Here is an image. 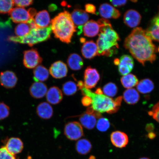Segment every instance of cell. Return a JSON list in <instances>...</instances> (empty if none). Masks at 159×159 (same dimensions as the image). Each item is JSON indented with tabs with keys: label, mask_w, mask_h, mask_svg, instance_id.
I'll return each instance as SVG.
<instances>
[{
	"label": "cell",
	"mask_w": 159,
	"mask_h": 159,
	"mask_svg": "<svg viewBox=\"0 0 159 159\" xmlns=\"http://www.w3.org/2000/svg\"><path fill=\"white\" fill-rule=\"evenodd\" d=\"M156 136V134L154 132H151L148 133V137L149 139H153Z\"/></svg>",
	"instance_id": "cell-48"
},
{
	"label": "cell",
	"mask_w": 159,
	"mask_h": 159,
	"mask_svg": "<svg viewBox=\"0 0 159 159\" xmlns=\"http://www.w3.org/2000/svg\"><path fill=\"white\" fill-rule=\"evenodd\" d=\"M42 61V58L36 49H32L24 52L23 64L27 68H35Z\"/></svg>",
	"instance_id": "cell-7"
},
{
	"label": "cell",
	"mask_w": 159,
	"mask_h": 159,
	"mask_svg": "<svg viewBox=\"0 0 159 159\" xmlns=\"http://www.w3.org/2000/svg\"><path fill=\"white\" fill-rule=\"evenodd\" d=\"M78 89L77 84L73 81H67L63 85V92L67 96L74 95L77 92Z\"/></svg>",
	"instance_id": "cell-32"
},
{
	"label": "cell",
	"mask_w": 159,
	"mask_h": 159,
	"mask_svg": "<svg viewBox=\"0 0 159 159\" xmlns=\"http://www.w3.org/2000/svg\"><path fill=\"white\" fill-rule=\"evenodd\" d=\"M148 114L159 123V102L154 105L152 110L149 111Z\"/></svg>",
	"instance_id": "cell-39"
},
{
	"label": "cell",
	"mask_w": 159,
	"mask_h": 159,
	"mask_svg": "<svg viewBox=\"0 0 159 159\" xmlns=\"http://www.w3.org/2000/svg\"><path fill=\"white\" fill-rule=\"evenodd\" d=\"M102 91L104 95L111 98L116 96L118 92V88L114 83H108L103 87Z\"/></svg>",
	"instance_id": "cell-33"
},
{
	"label": "cell",
	"mask_w": 159,
	"mask_h": 159,
	"mask_svg": "<svg viewBox=\"0 0 159 159\" xmlns=\"http://www.w3.org/2000/svg\"><path fill=\"white\" fill-rule=\"evenodd\" d=\"M97 118H98L97 112L86 111L80 117L79 120L81 125L85 128L91 130L96 126Z\"/></svg>",
	"instance_id": "cell-12"
},
{
	"label": "cell",
	"mask_w": 159,
	"mask_h": 159,
	"mask_svg": "<svg viewBox=\"0 0 159 159\" xmlns=\"http://www.w3.org/2000/svg\"><path fill=\"white\" fill-rule=\"evenodd\" d=\"M51 23L52 31L56 38L65 43H71L77 30L68 11H64L59 13L51 20Z\"/></svg>",
	"instance_id": "cell-3"
},
{
	"label": "cell",
	"mask_w": 159,
	"mask_h": 159,
	"mask_svg": "<svg viewBox=\"0 0 159 159\" xmlns=\"http://www.w3.org/2000/svg\"><path fill=\"white\" fill-rule=\"evenodd\" d=\"M124 46L143 66L147 61L152 63L156 60L157 49L142 28L136 27L133 30L125 39Z\"/></svg>",
	"instance_id": "cell-1"
},
{
	"label": "cell",
	"mask_w": 159,
	"mask_h": 159,
	"mask_svg": "<svg viewBox=\"0 0 159 159\" xmlns=\"http://www.w3.org/2000/svg\"><path fill=\"white\" fill-rule=\"evenodd\" d=\"M154 88L153 82L148 79L142 80L136 86L137 90L142 94H148L153 90Z\"/></svg>",
	"instance_id": "cell-30"
},
{
	"label": "cell",
	"mask_w": 159,
	"mask_h": 159,
	"mask_svg": "<svg viewBox=\"0 0 159 159\" xmlns=\"http://www.w3.org/2000/svg\"><path fill=\"white\" fill-rule=\"evenodd\" d=\"M100 28L97 21L90 20L83 26V31L85 36L93 37L98 34Z\"/></svg>",
	"instance_id": "cell-23"
},
{
	"label": "cell",
	"mask_w": 159,
	"mask_h": 159,
	"mask_svg": "<svg viewBox=\"0 0 159 159\" xmlns=\"http://www.w3.org/2000/svg\"><path fill=\"white\" fill-rule=\"evenodd\" d=\"M80 41L81 43H84L85 42V39L84 38H81Z\"/></svg>",
	"instance_id": "cell-51"
},
{
	"label": "cell",
	"mask_w": 159,
	"mask_h": 159,
	"mask_svg": "<svg viewBox=\"0 0 159 159\" xmlns=\"http://www.w3.org/2000/svg\"><path fill=\"white\" fill-rule=\"evenodd\" d=\"M33 79L35 82H41L47 80L49 76V71L46 67L39 65L33 71Z\"/></svg>",
	"instance_id": "cell-27"
},
{
	"label": "cell",
	"mask_w": 159,
	"mask_h": 159,
	"mask_svg": "<svg viewBox=\"0 0 159 159\" xmlns=\"http://www.w3.org/2000/svg\"><path fill=\"white\" fill-rule=\"evenodd\" d=\"M36 112L40 118L44 119H50L53 115L52 107L47 102L41 103L38 105Z\"/></svg>",
	"instance_id": "cell-25"
},
{
	"label": "cell",
	"mask_w": 159,
	"mask_h": 159,
	"mask_svg": "<svg viewBox=\"0 0 159 159\" xmlns=\"http://www.w3.org/2000/svg\"><path fill=\"white\" fill-rule=\"evenodd\" d=\"M49 71L53 78L60 79L66 76L68 69L65 63L59 61H55L51 65Z\"/></svg>",
	"instance_id": "cell-10"
},
{
	"label": "cell",
	"mask_w": 159,
	"mask_h": 159,
	"mask_svg": "<svg viewBox=\"0 0 159 159\" xmlns=\"http://www.w3.org/2000/svg\"><path fill=\"white\" fill-rule=\"evenodd\" d=\"M0 159H19L8 152L5 146L0 148Z\"/></svg>",
	"instance_id": "cell-38"
},
{
	"label": "cell",
	"mask_w": 159,
	"mask_h": 159,
	"mask_svg": "<svg viewBox=\"0 0 159 159\" xmlns=\"http://www.w3.org/2000/svg\"><path fill=\"white\" fill-rule=\"evenodd\" d=\"M119 60L118 70L120 74L124 76L129 74L134 67V63L132 57L129 55H124Z\"/></svg>",
	"instance_id": "cell-13"
},
{
	"label": "cell",
	"mask_w": 159,
	"mask_h": 159,
	"mask_svg": "<svg viewBox=\"0 0 159 159\" xmlns=\"http://www.w3.org/2000/svg\"><path fill=\"white\" fill-rule=\"evenodd\" d=\"M95 93L97 94L101 95L103 94V91L102 89L100 88L97 89L95 91Z\"/></svg>",
	"instance_id": "cell-49"
},
{
	"label": "cell",
	"mask_w": 159,
	"mask_h": 159,
	"mask_svg": "<svg viewBox=\"0 0 159 159\" xmlns=\"http://www.w3.org/2000/svg\"><path fill=\"white\" fill-rule=\"evenodd\" d=\"M48 8L49 11H54L57 9V6L53 4L50 5Z\"/></svg>",
	"instance_id": "cell-47"
},
{
	"label": "cell",
	"mask_w": 159,
	"mask_h": 159,
	"mask_svg": "<svg viewBox=\"0 0 159 159\" xmlns=\"http://www.w3.org/2000/svg\"><path fill=\"white\" fill-rule=\"evenodd\" d=\"M80 90L83 95L90 97L92 100L91 107L94 110L101 114L105 112L114 114L118 111L121 106L123 99L122 96L114 99L104 94H96L90 89L85 88L84 86Z\"/></svg>",
	"instance_id": "cell-4"
},
{
	"label": "cell",
	"mask_w": 159,
	"mask_h": 159,
	"mask_svg": "<svg viewBox=\"0 0 159 159\" xmlns=\"http://www.w3.org/2000/svg\"><path fill=\"white\" fill-rule=\"evenodd\" d=\"M29 90L32 97L36 99H39L46 95L48 88L44 83L35 82L30 87Z\"/></svg>",
	"instance_id": "cell-21"
},
{
	"label": "cell",
	"mask_w": 159,
	"mask_h": 159,
	"mask_svg": "<svg viewBox=\"0 0 159 159\" xmlns=\"http://www.w3.org/2000/svg\"><path fill=\"white\" fill-rule=\"evenodd\" d=\"M96 125L99 131L101 132H105L110 128V123L108 119L101 118L97 121Z\"/></svg>",
	"instance_id": "cell-36"
},
{
	"label": "cell",
	"mask_w": 159,
	"mask_h": 159,
	"mask_svg": "<svg viewBox=\"0 0 159 159\" xmlns=\"http://www.w3.org/2000/svg\"><path fill=\"white\" fill-rule=\"evenodd\" d=\"M52 31L50 25L43 28L31 30L28 34L23 37L13 36L9 37L8 40L15 43L27 44L31 47L38 43L46 41L50 38Z\"/></svg>",
	"instance_id": "cell-5"
},
{
	"label": "cell",
	"mask_w": 159,
	"mask_h": 159,
	"mask_svg": "<svg viewBox=\"0 0 159 159\" xmlns=\"http://www.w3.org/2000/svg\"><path fill=\"white\" fill-rule=\"evenodd\" d=\"M154 129V125L152 124H148L147 125L146 130L149 133L152 132Z\"/></svg>",
	"instance_id": "cell-46"
},
{
	"label": "cell",
	"mask_w": 159,
	"mask_h": 159,
	"mask_svg": "<svg viewBox=\"0 0 159 159\" xmlns=\"http://www.w3.org/2000/svg\"><path fill=\"white\" fill-rule=\"evenodd\" d=\"M99 13L101 17L106 19H117L121 15L119 10L108 3H103L100 5Z\"/></svg>",
	"instance_id": "cell-11"
},
{
	"label": "cell",
	"mask_w": 159,
	"mask_h": 159,
	"mask_svg": "<svg viewBox=\"0 0 159 159\" xmlns=\"http://www.w3.org/2000/svg\"><path fill=\"white\" fill-rule=\"evenodd\" d=\"M145 33L152 40L159 42V8L158 13L151 21L150 26L145 30Z\"/></svg>",
	"instance_id": "cell-18"
},
{
	"label": "cell",
	"mask_w": 159,
	"mask_h": 159,
	"mask_svg": "<svg viewBox=\"0 0 159 159\" xmlns=\"http://www.w3.org/2000/svg\"><path fill=\"white\" fill-rule=\"evenodd\" d=\"M28 11L31 18L34 19V17L37 14L36 10L34 8H30L28 9Z\"/></svg>",
	"instance_id": "cell-45"
},
{
	"label": "cell",
	"mask_w": 159,
	"mask_h": 159,
	"mask_svg": "<svg viewBox=\"0 0 159 159\" xmlns=\"http://www.w3.org/2000/svg\"><path fill=\"white\" fill-rule=\"evenodd\" d=\"M14 5L13 1L0 0V13L6 14L10 12Z\"/></svg>",
	"instance_id": "cell-35"
},
{
	"label": "cell",
	"mask_w": 159,
	"mask_h": 159,
	"mask_svg": "<svg viewBox=\"0 0 159 159\" xmlns=\"http://www.w3.org/2000/svg\"><path fill=\"white\" fill-rule=\"evenodd\" d=\"M14 5L17 7H29V6L32 5L33 3V1L28 0V1H13Z\"/></svg>",
	"instance_id": "cell-40"
},
{
	"label": "cell",
	"mask_w": 159,
	"mask_h": 159,
	"mask_svg": "<svg viewBox=\"0 0 159 159\" xmlns=\"http://www.w3.org/2000/svg\"><path fill=\"white\" fill-rule=\"evenodd\" d=\"M81 52L85 58L89 59L94 58L98 53L96 43L93 41H85L81 47Z\"/></svg>",
	"instance_id": "cell-17"
},
{
	"label": "cell",
	"mask_w": 159,
	"mask_h": 159,
	"mask_svg": "<svg viewBox=\"0 0 159 159\" xmlns=\"http://www.w3.org/2000/svg\"><path fill=\"white\" fill-rule=\"evenodd\" d=\"M75 148L79 154L85 155L90 152L92 146L90 141L87 139H83L77 141Z\"/></svg>",
	"instance_id": "cell-29"
},
{
	"label": "cell",
	"mask_w": 159,
	"mask_h": 159,
	"mask_svg": "<svg viewBox=\"0 0 159 159\" xmlns=\"http://www.w3.org/2000/svg\"><path fill=\"white\" fill-rule=\"evenodd\" d=\"M142 16L138 11L134 9H130L125 13L124 17L125 25L130 28H135L140 23Z\"/></svg>",
	"instance_id": "cell-15"
},
{
	"label": "cell",
	"mask_w": 159,
	"mask_h": 159,
	"mask_svg": "<svg viewBox=\"0 0 159 159\" xmlns=\"http://www.w3.org/2000/svg\"><path fill=\"white\" fill-rule=\"evenodd\" d=\"M34 20L35 24L38 28H43L48 27L51 23L49 14L46 10H43L37 13Z\"/></svg>",
	"instance_id": "cell-24"
},
{
	"label": "cell",
	"mask_w": 159,
	"mask_h": 159,
	"mask_svg": "<svg viewBox=\"0 0 159 159\" xmlns=\"http://www.w3.org/2000/svg\"><path fill=\"white\" fill-rule=\"evenodd\" d=\"M158 50H159V49H158Z\"/></svg>",
	"instance_id": "cell-53"
},
{
	"label": "cell",
	"mask_w": 159,
	"mask_h": 159,
	"mask_svg": "<svg viewBox=\"0 0 159 159\" xmlns=\"http://www.w3.org/2000/svg\"><path fill=\"white\" fill-rule=\"evenodd\" d=\"M12 20L16 23H27L32 19L28 10L23 7H16L13 9L9 13Z\"/></svg>",
	"instance_id": "cell-9"
},
{
	"label": "cell",
	"mask_w": 159,
	"mask_h": 159,
	"mask_svg": "<svg viewBox=\"0 0 159 159\" xmlns=\"http://www.w3.org/2000/svg\"><path fill=\"white\" fill-rule=\"evenodd\" d=\"M110 139L112 144L118 148H125L129 142V138L127 135L120 131L113 132L110 135Z\"/></svg>",
	"instance_id": "cell-16"
},
{
	"label": "cell",
	"mask_w": 159,
	"mask_h": 159,
	"mask_svg": "<svg viewBox=\"0 0 159 159\" xmlns=\"http://www.w3.org/2000/svg\"><path fill=\"white\" fill-rule=\"evenodd\" d=\"M64 134L71 140H77L84 136L82 125L77 122H70L65 125Z\"/></svg>",
	"instance_id": "cell-6"
},
{
	"label": "cell",
	"mask_w": 159,
	"mask_h": 159,
	"mask_svg": "<svg viewBox=\"0 0 159 159\" xmlns=\"http://www.w3.org/2000/svg\"><path fill=\"white\" fill-rule=\"evenodd\" d=\"M119 59H115L114 61V63L115 65H118L119 63Z\"/></svg>",
	"instance_id": "cell-50"
},
{
	"label": "cell",
	"mask_w": 159,
	"mask_h": 159,
	"mask_svg": "<svg viewBox=\"0 0 159 159\" xmlns=\"http://www.w3.org/2000/svg\"><path fill=\"white\" fill-rule=\"evenodd\" d=\"M139 159H150L148 158H147V157H142V158H139Z\"/></svg>",
	"instance_id": "cell-52"
},
{
	"label": "cell",
	"mask_w": 159,
	"mask_h": 159,
	"mask_svg": "<svg viewBox=\"0 0 159 159\" xmlns=\"http://www.w3.org/2000/svg\"><path fill=\"white\" fill-rule=\"evenodd\" d=\"M110 2L112 5L115 7H120L126 4L127 1H111Z\"/></svg>",
	"instance_id": "cell-43"
},
{
	"label": "cell",
	"mask_w": 159,
	"mask_h": 159,
	"mask_svg": "<svg viewBox=\"0 0 159 159\" xmlns=\"http://www.w3.org/2000/svg\"><path fill=\"white\" fill-rule=\"evenodd\" d=\"M31 30L28 23H21L16 27L15 33L17 37H23L28 34Z\"/></svg>",
	"instance_id": "cell-34"
},
{
	"label": "cell",
	"mask_w": 159,
	"mask_h": 159,
	"mask_svg": "<svg viewBox=\"0 0 159 159\" xmlns=\"http://www.w3.org/2000/svg\"><path fill=\"white\" fill-rule=\"evenodd\" d=\"M46 95L48 102L53 105L59 104L63 98L62 93L61 89L55 86L51 87L48 90Z\"/></svg>",
	"instance_id": "cell-22"
},
{
	"label": "cell",
	"mask_w": 159,
	"mask_h": 159,
	"mask_svg": "<svg viewBox=\"0 0 159 159\" xmlns=\"http://www.w3.org/2000/svg\"><path fill=\"white\" fill-rule=\"evenodd\" d=\"M67 63L70 68L74 71L80 70L84 65V61L82 57L75 53H71L69 55Z\"/></svg>",
	"instance_id": "cell-26"
},
{
	"label": "cell",
	"mask_w": 159,
	"mask_h": 159,
	"mask_svg": "<svg viewBox=\"0 0 159 159\" xmlns=\"http://www.w3.org/2000/svg\"><path fill=\"white\" fill-rule=\"evenodd\" d=\"M28 23L29 25L31 30L37 29L38 28L36 25L34 19H31L29 20V21L28 22Z\"/></svg>",
	"instance_id": "cell-44"
},
{
	"label": "cell",
	"mask_w": 159,
	"mask_h": 159,
	"mask_svg": "<svg viewBox=\"0 0 159 159\" xmlns=\"http://www.w3.org/2000/svg\"><path fill=\"white\" fill-rule=\"evenodd\" d=\"M84 79L85 88L90 89L96 86L100 80V75L96 69L89 66L84 71Z\"/></svg>",
	"instance_id": "cell-8"
},
{
	"label": "cell",
	"mask_w": 159,
	"mask_h": 159,
	"mask_svg": "<svg viewBox=\"0 0 159 159\" xmlns=\"http://www.w3.org/2000/svg\"><path fill=\"white\" fill-rule=\"evenodd\" d=\"M120 81L123 86L128 89L137 86L139 83L138 79L136 75L130 73L121 77Z\"/></svg>",
	"instance_id": "cell-31"
},
{
	"label": "cell",
	"mask_w": 159,
	"mask_h": 159,
	"mask_svg": "<svg viewBox=\"0 0 159 159\" xmlns=\"http://www.w3.org/2000/svg\"><path fill=\"white\" fill-rule=\"evenodd\" d=\"M123 98L125 102L130 105H134L139 102L140 95L138 91L134 89H129L125 90L123 94Z\"/></svg>",
	"instance_id": "cell-28"
},
{
	"label": "cell",
	"mask_w": 159,
	"mask_h": 159,
	"mask_svg": "<svg viewBox=\"0 0 159 159\" xmlns=\"http://www.w3.org/2000/svg\"><path fill=\"white\" fill-rule=\"evenodd\" d=\"M5 147L10 153L15 156L20 153L24 148L22 141L17 138H10L6 142Z\"/></svg>",
	"instance_id": "cell-20"
},
{
	"label": "cell",
	"mask_w": 159,
	"mask_h": 159,
	"mask_svg": "<svg viewBox=\"0 0 159 159\" xmlns=\"http://www.w3.org/2000/svg\"><path fill=\"white\" fill-rule=\"evenodd\" d=\"M85 11L87 13L92 14L93 15L96 14V7L92 4H87L85 6Z\"/></svg>",
	"instance_id": "cell-41"
},
{
	"label": "cell",
	"mask_w": 159,
	"mask_h": 159,
	"mask_svg": "<svg viewBox=\"0 0 159 159\" xmlns=\"http://www.w3.org/2000/svg\"><path fill=\"white\" fill-rule=\"evenodd\" d=\"M97 22L100 28V32L97 41L98 55L112 56L119 48L118 42L120 40V38L108 20L100 19Z\"/></svg>",
	"instance_id": "cell-2"
},
{
	"label": "cell",
	"mask_w": 159,
	"mask_h": 159,
	"mask_svg": "<svg viewBox=\"0 0 159 159\" xmlns=\"http://www.w3.org/2000/svg\"><path fill=\"white\" fill-rule=\"evenodd\" d=\"M81 103L83 106L89 107L92 104V99L88 96H84L81 99Z\"/></svg>",
	"instance_id": "cell-42"
},
{
	"label": "cell",
	"mask_w": 159,
	"mask_h": 159,
	"mask_svg": "<svg viewBox=\"0 0 159 159\" xmlns=\"http://www.w3.org/2000/svg\"><path fill=\"white\" fill-rule=\"evenodd\" d=\"M18 79L15 73L11 71H6L0 74V83L7 89H12L16 85Z\"/></svg>",
	"instance_id": "cell-14"
},
{
	"label": "cell",
	"mask_w": 159,
	"mask_h": 159,
	"mask_svg": "<svg viewBox=\"0 0 159 159\" xmlns=\"http://www.w3.org/2000/svg\"><path fill=\"white\" fill-rule=\"evenodd\" d=\"M10 114V108L3 102H0V120L7 118Z\"/></svg>",
	"instance_id": "cell-37"
},
{
	"label": "cell",
	"mask_w": 159,
	"mask_h": 159,
	"mask_svg": "<svg viewBox=\"0 0 159 159\" xmlns=\"http://www.w3.org/2000/svg\"><path fill=\"white\" fill-rule=\"evenodd\" d=\"M71 19L75 26H83L89 19V15L84 10L76 9L72 12L71 15Z\"/></svg>",
	"instance_id": "cell-19"
}]
</instances>
